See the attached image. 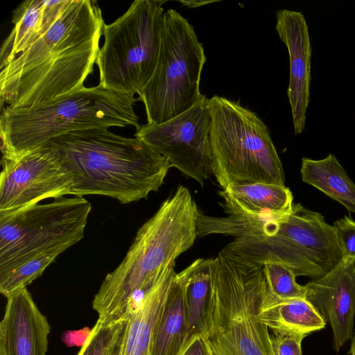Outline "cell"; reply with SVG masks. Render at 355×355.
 Here are the masks:
<instances>
[{
    "instance_id": "cell-19",
    "label": "cell",
    "mask_w": 355,
    "mask_h": 355,
    "mask_svg": "<svg viewBox=\"0 0 355 355\" xmlns=\"http://www.w3.org/2000/svg\"><path fill=\"white\" fill-rule=\"evenodd\" d=\"M257 318L272 331L306 336L324 329L327 323L318 310L306 298L267 302L263 297Z\"/></svg>"
},
{
    "instance_id": "cell-28",
    "label": "cell",
    "mask_w": 355,
    "mask_h": 355,
    "mask_svg": "<svg viewBox=\"0 0 355 355\" xmlns=\"http://www.w3.org/2000/svg\"><path fill=\"white\" fill-rule=\"evenodd\" d=\"M304 334L272 331L270 340L275 355H303L302 342Z\"/></svg>"
},
{
    "instance_id": "cell-8",
    "label": "cell",
    "mask_w": 355,
    "mask_h": 355,
    "mask_svg": "<svg viewBox=\"0 0 355 355\" xmlns=\"http://www.w3.org/2000/svg\"><path fill=\"white\" fill-rule=\"evenodd\" d=\"M166 1L136 0L127 11L104 24V42L96 64L101 87L121 94H139L157 67Z\"/></svg>"
},
{
    "instance_id": "cell-2",
    "label": "cell",
    "mask_w": 355,
    "mask_h": 355,
    "mask_svg": "<svg viewBox=\"0 0 355 355\" xmlns=\"http://www.w3.org/2000/svg\"><path fill=\"white\" fill-rule=\"evenodd\" d=\"M199 210L189 190L179 186L139 229L121 263L103 281L92 308L105 324L128 315L135 297L189 249L197 235Z\"/></svg>"
},
{
    "instance_id": "cell-25",
    "label": "cell",
    "mask_w": 355,
    "mask_h": 355,
    "mask_svg": "<svg viewBox=\"0 0 355 355\" xmlns=\"http://www.w3.org/2000/svg\"><path fill=\"white\" fill-rule=\"evenodd\" d=\"M62 253L53 251L41 254L21 263L6 275L0 277V293L5 297L30 284Z\"/></svg>"
},
{
    "instance_id": "cell-11",
    "label": "cell",
    "mask_w": 355,
    "mask_h": 355,
    "mask_svg": "<svg viewBox=\"0 0 355 355\" xmlns=\"http://www.w3.org/2000/svg\"><path fill=\"white\" fill-rule=\"evenodd\" d=\"M1 163L0 213L71 195L73 173L64 153L50 142Z\"/></svg>"
},
{
    "instance_id": "cell-5",
    "label": "cell",
    "mask_w": 355,
    "mask_h": 355,
    "mask_svg": "<svg viewBox=\"0 0 355 355\" xmlns=\"http://www.w3.org/2000/svg\"><path fill=\"white\" fill-rule=\"evenodd\" d=\"M215 259L203 338L213 355H275L257 318L267 291L263 266L224 248Z\"/></svg>"
},
{
    "instance_id": "cell-9",
    "label": "cell",
    "mask_w": 355,
    "mask_h": 355,
    "mask_svg": "<svg viewBox=\"0 0 355 355\" xmlns=\"http://www.w3.org/2000/svg\"><path fill=\"white\" fill-rule=\"evenodd\" d=\"M206 55L193 26L173 9L164 13L162 45L155 72L139 100L147 123L171 120L200 102V76Z\"/></svg>"
},
{
    "instance_id": "cell-32",
    "label": "cell",
    "mask_w": 355,
    "mask_h": 355,
    "mask_svg": "<svg viewBox=\"0 0 355 355\" xmlns=\"http://www.w3.org/2000/svg\"><path fill=\"white\" fill-rule=\"evenodd\" d=\"M348 354L350 355H355V335L352 338L351 345Z\"/></svg>"
},
{
    "instance_id": "cell-1",
    "label": "cell",
    "mask_w": 355,
    "mask_h": 355,
    "mask_svg": "<svg viewBox=\"0 0 355 355\" xmlns=\"http://www.w3.org/2000/svg\"><path fill=\"white\" fill-rule=\"evenodd\" d=\"M104 24L96 1L69 0L49 30L0 69L1 103L35 107L83 89Z\"/></svg>"
},
{
    "instance_id": "cell-20",
    "label": "cell",
    "mask_w": 355,
    "mask_h": 355,
    "mask_svg": "<svg viewBox=\"0 0 355 355\" xmlns=\"http://www.w3.org/2000/svg\"><path fill=\"white\" fill-rule=\"evenodd\" d=\"M214 269V258L198 259L184 269L187 319L186 349L196 338L203 335Z\"/></svg>"
},
{
    "instance_id": "cell-27",
    "label": "cell",
    "mask_w": 355,
    "mask_h": 355,
    "mask_svg": "<svg viewBox=\"0 0 355 355\" xmlns=\"http://www.w3.org/2000/svg\"><path fill=\"white\" fill-rule=\"evenodd\" d=\"M337 241L344 259H355V221L348 216L334 222Z\"/></svg>"
},
{
    "instance_id": "cell-26",
    "label": "cell",
    "mask_w": 355,
    "mask_h": 355,
    "mask_svg": "<svg viewBox=\"0 0 355 355\" xmlns=\"http://www.w3.org/2000/svg\"><path fill=\"white\" fill-rule=\"evenodd\" d=\"M125 318L109 324L97 320L77 355H107Z\"/></svg>"
},
{
    "instance_id": "cell-7",
    "label": "cell",
    "mask_w": 355,
    "mask_h": 355,
    "mask_svg": "<svg viewBox=\"0 0 355 355\" xmlns=\"http://www.w3.org/2000/svg\"><path fill=\"white\" fill-rule=\"evenodd\" d=\"M224 248L255 264L280 263L296 276L312 279L324 276L343 259L334 227L300 203L293 204L267 235L235 239Z\"/></svg>"
},
{
    "instance_id": "cell-31",
    "label": "cell",
    "mask_w": 355,
    "mask_h": 355,
    "mask_svg": "<svg viewBox=\"0 0 355 355\" xmlns=\"http://www.w3.org/2000/svg\"><path fill=\"white\" fill-rule=\"evenodd\" d=\"M218 1H201V0H180L179 2L182 3L183 6H187L189 8H195L198 7H200L202 6H205L207 4L213 3L215 2H218Z\"/></svg>"
},
{
    "instance_id": "cell-23",
    "label": "cell",
    "mask_w": 355,
    "mask_h": 355,
    "mask_svg": "<svg viewBox=\"0 0 355 355\" xmlns=\"http://www.w3.org/2000/svg\"><path fill=\"white\" fill-rule=\"evenodd\" d=\"M284 215L230 214L216 217L205 215L199 211L197 235L202 237L209 234H223L235 239L264 235L268 226Z\"/></svg>"
},
{
    "instance_id": "cell-4",
    "label": "cell",
    "mask_w": 355,
    "mask_h": 355,
    "mask_svg": "<svg viewBox=\"0 0 355 355\" xmlns=\"http://www.w3.org/2000/svg\"><path fill=\"white\" fill-rule=\"evenodd\" d=\"M134 96L98 85L29 107H5L0 117L2 159H14L73 131L140 128Z\"/></svg>"
},
{
    "instance_id": "cell-30",
    "label": "cell",
    "mask_w": 355,
    "mask_h": 355,
    "mask_svg": "<svg viewBox=\"0 0 355 355\" xmlns=\"http://www.w3.org/2000/svg\"><path fill=\"white\" fill-rule=\"evenodd\" d=\"M182 355H213L212 352L203 338H196L191 344L186 349Z\"/></svg>"
},
{
    "instance_id": "cell-13",
    "label": "cell",
    "mask_w": 355,
    "mask_h": 355,
    "mask_svg": "<svg viewBox=\"0 0 355 355\" xmlns=\"http://www.w3.org/2000/svg\"><path fill=\"white\" fill-rule=\"evenodd\" d=\"M306 298L329 322L336 352L354 334L355 259L342 260L324 276L306 285Z\"/></svg>"
},
{
    "instance_id": "cell-6",
    "label": "cell",
    "mask_w": 355,
    "mask_h": 355,
    "mask_svg": "<svg viewBox=\"0 0 355 355\" xmlns=\"http://www.w3.org/2000/svg\"><path fill=\"white\" fill-rule=\"evenodd\" d=\"M208 103L212 175L222 189L250 182L285 186L282 162L259 116L223 96Z\"/></svg>"
},
{
    "instance_id": "cell-12",
    "label": "cell",
    "mask_w": 355,
    "mask_h": 355,
    "mask_svg": "<svg viewBox=\"0 0 355 355\" xmlns=\"http://www.w3.org/2000/svg\"><path fill=\"white\" fill-rule=\"evenodd\" d=\"M211 116L205 96L178 116L159 124H145L135 137L167 159L201 186L212 175L210 148Z\"/></svg>"
},
{
    "instance_id": "cell-3",
    "label": "cell",
    "mask_w": 355,
    "mask_h": 355,
    "mask_svg": "<svg viewBox=\"0 0 355 355\" xmlns=\"http://www.w3.org/2000/svg\"><path fill=\"white\" fill-rule=\"evenodd\" d=\"M49 142L66 156L74 175L71 195H101L122 204L157 191L171 167L166 157L139 138L108 128L71 132Z\"/></svg>"
},
{
    "instance_id": "cell-18",
    "label": "cell",
    "mask_w": 355,
    "mask_h": 355,
    "mask_svg": "<svg viewBox=\"0 0 355 355\" xmlns=\"http://www.w3.org/2000/svg\"><path fill=\"white\" fill-rule=\"evenodd\" d=\"M186 276L176 273L155 327L150 355H182L186 349L187 319Z\"/></svg>"
},
{
    "instance_id": "cell-14",
    "label": "cell",
    "mask_w": 355,
    "mask_h": 355,
    "mask_svg": "<svg viewBox=\"0 0 355 355\" xmlns=\"http://www.w3.org/2000/svg\"><path fill=\"white\" fill-rule=\"evenodd\" d=\"M275 30L288 52L290 76L287 96L294 132L300 135L305 128L310 101L312 49L309 27L301 12L281 9L276 12Z\"/></svg>"
},
{
    "instance_id": "cell-10",
    "label": "cell",
    "mask_w": 355,
    "mask_h": 355,
    "mask_svg": "<svg viewBox=\"0 0 355 355\" xmlns=\"http://www.w3.org/2000/svg\"><path fill=\"white\" fill-rule=\"evenodd\" d=\"M83 196H62L0 213V277L43 253L63 252L84 237L91 211Z\"/></svg>"
},
{
    "instance_id": "cell-15",
    "label": "cell",
    "mask_w": 355,
    "mask_h": 355,
    "mask_svg": "<svg viewBox=\"0 0 355 355\" xmlns=\"http://www.w3.org/2000/svg\"><path fill=\"white\" fill-rule=\"evenodd\" d=\"M0 355H46L51 327L26 288L6 297Z\"/></svg>"
},
{
    "instance_id": "cell-16",
    "label": "cell",
    "mask_w": 355,
    "mask_h": 355,
    "mask_svg": "<svg viewBox=\"0 0 355 355\" xmlns=\"http://www.w3.org/2000/svg\"><path fill=\"white\" fill-rule=\"evenodd\" d=\"M175 274L173 263L161 272L149 288L139 293L128 314L121 355H150L155 327Z\"/></svg>"
},
{
    "instance_id": "cell-21",
    "label": "cell",
    "mask_w": 355,
    "mask_h": 355,
    "mask_svg": "<svg viewBox=\"0 0 355 355\" xmlns=\"http://www.w3.org/2000/svg\"><path fill=\"white\" fill-rule=\"evenodd\" d=\"M302 180L355 214V184L336 157L329 154L314 160L303 157L300 168Z\"/></svg>"
},
{
    "instance_id": "cell-29",
    "label": "cell",
    "mask_w": 355,
    "mask_h": 355,
    "mask_svg": "<svg viewBox=\"0 0 355 355\" xmlns=\"http://www.w3.org/2000/svg\"><path fill=\"white\" fill-rule=\"evenodd\" d=\"M91 331L92 329L87 327L79 330H69L62 334L61 340L67 347H83L87 342Z\"/></svg>"
},
{
    "instance_id": "cell-24",
    "label": "cell",
    "mask_w": 355,
    "mask_h": 355,
    "mask_svg": "<svg viewBox=\"0 0 355 355\" xmlns=\"http://www.w3.org/2000/svg\"><path fill=\"white\" fill-rule=\"evenodd\" d=\"M262 266L267 288L265 302L306 298V286L296 282L297 276L288 267L277 263H266Z\"/></svg>"
},
{
    "instance_id": "cell-22",
    "label": "cell",
    "mask_w": 355,
    "mask_h": 355,
    "mask_svg": "<svg viewBox=\"0 0 355 355\" xmlns=\"http://www.w3.org/2000/svg\"><path fill=\"white\" fill-rule=\"evenodd\" d=\"M44 7L45 0H26L14 10L13 28L1 47L0 69L13 61L52 26L45 22Z\"/></svg>"
},
{
    "instance_id": "cell-17",
    "label": "cell",
    "mask_w": 355,
    "mask_h": 355,
    "mask_svg": "<svg viewBox=\"0 0 355 355\" xmlns=\"http://www.w3.org/2000/svg\"><path fill=\"white\" fill-rule=\"evenodd\" d=\"M221 204L227 214L276 215L289 213L293 194L289 188L260 182L233 185L219 191Z\"/></svg>"
}]
</instances>
